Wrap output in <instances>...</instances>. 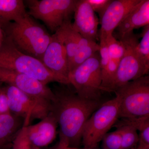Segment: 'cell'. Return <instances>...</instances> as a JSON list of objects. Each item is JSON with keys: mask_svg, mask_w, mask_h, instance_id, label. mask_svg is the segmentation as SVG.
I'll return each instance as SVG.
<instances>
[{"mask_svg": "<svg viewBox=\"0 0 149 149\" xmlns=\"http://www.w3.org/2000/svg\"><path fill=\"white\" fill-rule=\"evenodd\" d=\"M4 88L10 112L23 119V126H28L34 119L42 120L50 112L51 103L29 96L11 85Z\"/></svg>", "mask_w": 149, "mask_h": 149, "instance_id": "9c48e42d", "label": "cell"}, {"mask_svg": "<svg viewBox=\"0 0 149 149\" xmlns=\"http://www.w3.org/2000/svg\"><path fill=\"white\" fill-rule=\"evenodd\" d=\"M149 25V1L141 0L126 15L116 30V37H122L133 30Z\"/></svg>", "mask_w": 149, "mask_h": 149, "instance_id": "9a60e30c", "label": "cell"}, {"mask_svg": "<svg viewBox=\"0 0 149 149\" xmlns=\"http://www.w3.org/2000/svg\"><path fill=\"white\" fill-rule=\"evenodd\" d=\"M99 44L81 36L76 53L69 67V72L100 50Z\"/></svg>", "mask_w": 149, "mask_h": 149, "instance_id": "ffe728a7", "label": "cell"}, {"mask_svg": "<svg viewBox=\"0 0 149 149\" xmlns=\"http://www.w3.org/2000/svg\"><path fill=\"white\" fill-rule=\"evenodd\" d=\"M45 66L63 85H70L69 64L62 41L56 33L52 35L49 44L41 59Z\"/></svg>", "mask_w": 149, "mask_h": 149, "instance_id": "8fae6325", "label": "cell"}, {"mask_svg": "<svg viewBox=\"0 0 149 149\" xmlns=\"http://www.w3.org/2000/svg\"><path fill=\"white\" fill-rule=\"evenodd\" d=\"M0 82L13 86L34 97L52 103L55 98L52 90L37 79L14 70L0 67Z\"/></svg>", "mask_w": 149, "mask_h": 149, "instance_id": "30bf717a", "label": "cell"}, {"mask_svg": "<svg viewBox=\"0 0 149 149\" xmlns=\"http://www.w3.org/2000/svg\"><path fill=\"white\" fill-rule=\"evenodd\" d=\"M10 113L9 109L8 100L4 87L0 85V113Z\"/></svg>", "mask_w": 149, "mask_h": 149, "instance_id": "83f0119b", "label": "cell"}, {"mask_svg": "<svg viewBox=\"0 0 149 149\" xmlns=\"http://www.w3.org/2000/svg\"><path fill=\"white\" fill-rule=\"evenodd\" d=\"M60 149H88V148H84L83 149H80L79 148H70V147H68V148H62Z\"/></svg>", "mask_w": 149, "mask_h": 149, "instance_id": "f1b7e54d", "label": "cell"}, {"mask_svg": "<svg viewBox=\"0 0 149 149\" xmlns=\"http://www.w3.org/2000/svg\"><path fill=\"white\" fill-rule=\"evenodd\" d=\"M141 0H112L100 16L101 27L99 32L100 43L105 42L113 35L114 30L132 8Z\"/></svg>", "mask_w": 149, "mask_h": 149, "instance_id": "7c38bea8", "label": "cell"}, {"mask_svg": "<svg viewBox=\"0 0 149 149\" xmlns=\"http://www.w3.org/2000/svg\"><path fill=\"white\" fill-rule=\"evenodd\" d=\"M74 13L73 29L82 37L96 42L100 22L87 0H76Z\"/></svg>", "mask_w": 149, "mask_h": 149, "instance_id": "4fadbf2b", "label": "cell"}, {"mask_svg": "<svg viewBox=\"0 0 149 149\" xmlns=\"http://www.w3.org/2000/svg\"><path fill=\"white\" fill-rule=\"evenodd\" d=\"M119 118V101L114 98L103 102L86 121L82 133L85 148L95 149Z\"/></svg>", "mask_w": 149, "mask_h": 149, "instance_id": "8992f818", "label": "cell"}, {"mask_svg": "<svg viewBox=\"0 0 149 149\" xmlns=\"http://www.w3.org/2000/svg\"><path fill=\"white\" fill-rule=\"evenodd\" d=\"M139 132V141L137 148L149 147V116L133 118Z\"/></svg>", "mask_w": 149, "mask_h": 149, "instance_id": "44dd1931", "label": "cell"}, {"mask_svg": "<svg viewBox=\"0 0 149 149\" xmlns=\"http://www.w3.org/2000/svg\"><path fill=\"white\" fill-rule=\"evenodd\" d=\"M22 118L11 113L0 114V149H6L23 126Z\"/></svg>", "mask_w": 149, "mask_h": 149, "instance_id": "2e32d148", "label": "cell"}, {"mask_svg": "<svg viewBox=\"0 0 149 149\" xmlns=\"http://www.w3.org/2000/svg\"><path fill=\"white\" fill-rule=\"evenodd\" d=\"M140 37L142 39L137 45V52L146 68L149 71V25L143 27Z\"/></svg>", "mask_w": 149, "mask_h": 149, "instance_id": "7402d4cb", "label": "cell"}, {"mask_svg": "<svg viewBox=\"0 0 149 149\" xmlns=\"http://www.w3.org/2000/svg\"><path fill=\"white\" fill-rule=\"evenodd\" d=\"M32 149H40L39 148H36V147L32 146Z\"/></svg>", "mask_w": 149, "mask_h": 149, "instance_id": "f546056e", "label": "cell"}, {"mask_svg": "<svg viewBox=\"0 0 149 149\" xmlns=\"http://www.w3.org/2000/svg\"><path fill=\"white\" fill-rule=\"evenodd\" d=\"M55 98L51 110L59 127V141L54 149L78 148L82 142V133L86 121L103 103L80 97L68 88L56 87Z\"/></svg>", "mask_w": 149, "mask_h": 149, "instance_id": "6da1fadb", "label": "cell"}, {"mask_svg": "<svg viewBox=\"0 0 149 149\" xmlns=\"http://www.w3.org/2000/svg\"><path fill=\"white\" fill-rule=\"evenodd\" d=\"M100 48L99 53L100 55V64L101 71L106 68L108 64L110 58L107 47L106 42L100 43Z\"/></svg>", "mask_w": 149, "mask_h": 149, "instance_id": "4316f807", "label": "cell"}, {"mask_svg": "<svg viewBox=\"0 0 149 149\" xmlns=\"http://www.w3.org/2000/svg\"><path fill=\"white\" fill-rule=\"evenodd\" d=\"M103 149H122V139L118 130L107 133L102 140Z\"/></svg>", "mask_w": 149, "mask_h": 149, "instance_id": "cb8c5ba5", "label": "cell"}, {"mask_svg": "<svg viewBox=\"0 0 149 149\" xmlns=\"http://www.w3.org/2000/svg\"><path fill=\"white\" fill-rule=\"evenodd\" d=\"M24 1L0 0V24L17 20L27 14Z\"/></svg>", "mask_w": 149, "mask_h": 149, "instance_id": "ac0fdd59", "label": "cell"}, {"mask_svg": "<svg viewBox=\"0 0 149 149\" xmlns=\"http://www.w3.org/2000/svg\"><path fill=\"white\" fill-rule=\"evenodd\" d=\"M2 84V83H1V82H0V85H1Z\"/></svg>", "mask_w": 149, "mask_h": 149, "instance_id": "4dcf8cb0", "label": "cell"}, {"mask_svg": "<svg viewBox=\"0 0 149 149\" xmlns=\"http://www.w3.org/2000/svg\"><path fill=\"white\" fill-rule=\"evenodd\" d=\"M112 0H87L95 12L98 13L100 16Z\"/></svg>", "mask_w": 149, "mask_h": 149, "instance_id": "484cf974", "label": "cell"}, {"mask_svg": "<svg viewBox=\"0 0 149 149\" xmlns=\"http://www.w3.org/2000/svg\"><path fill=\"white\" fill-rule=\"evenodd\" d=\"M6 37L22 52L41 61L52 35L28 13L15 21L0 24Z\"/></svg>", "mask_w": 149, "mask_h": 149, "instance_id": "7a4b0ae2", "label": "cell"}, {"mask_svg": "<svg viewBox=\"0 0 149 149\" xmlns=\"http://www.w3.org/2000/svg\"><path fill=\"white\" fill-rule=\"evenodd\" d=\"M105 42L110 58L120 61L125 52V48L121 42L113 35L107 39Z\"/></svg>", "mask_w": 149, "mask_h": 149, "instance_id": "603a6c76", "label": "cell"}, {"mask_svg": "<svg viewBox=\"0 0 149 149\" xmlns=\"http://www.w3.org/2000/svg\"><path fill=\"white\" fill-rule=\"evenodd\" d=\"M113 92L119 101V118L149 116V76L129 81Z\"/></svg>", "mask_w": 149, "mask_h": 149, "instance_id": "277c9868", "label": "cell"}, {"mask_svg": "<svg viewBox=\"0 0 149 149\" xmlns=\"http://www.w3.org/2000/svg\"><path fill=\"white\" fill-rule=\"evenodd\" d=\"M68 79L70 85L73 86L80 97L92 100H100L103 91L99 51L71 70Z\"/></svg>", "mask_w": 149, "mask_h": 149, "instance_id": "5b68a950", "label": "cell"}, {"mask_svg": "<svg viewBox=\"0 0 149 149\" xmlns=\"http://www.w3.org/2000/svg\"><path fill=\"white\" fill-rule=\"evenodd\" d=\"M113 126L120 133L122 139V149H135L139 141L138 130L133 119L121 118Z\"/></svg>", "mask_w": 149, "mask_h": 149, "instance_id": "d6986e66", "label": "cell"}, {"mask_svg": "<svg viewBox=\"0 0 149 149\" xmlns=\"http://www.w3.org/2000/svg\"><path fill=\"white\" fill-rule=\"evenodd\" d=\"M54 33L58 35L64 45L69 68L70 65L77 52L81 36L73 29L71 20L65 22Z\"/></svg>", "mask_w": 149, "mask_h": 149, "instance_id": "e0dca14e", "label": "cell"}, {"mask_svg": "<svg viewBox=\"0 0 149 149\" xmlns=\"http://www.w3.org/2000/svg\"><path fill=\"white\" fill-rule=\"evenodd\" d=\"M58 123L52 113L34 125L26 126L27 136L32 146L39 148L47 146L56 139Z\"/></svg>", "mask_w": 149, "mask_h": 149, "instance_id": "5bb4252c", "label": "cell"}, {"mask_svg": "<svg viewBox=\"0 0 149 149\" xmlns=\"http://www.w3.org/2000/svg\"><path fill=\"white\" fill-rule=\"evenodd\" d=\"M0 67L26 74L45 85L52 82L59 83L41 61L19 50L6 36L0 48Z\"/></svg>", "mask_w": 149, "mask_h": 149, "instance_id": "3957f363", "label": "cell"}, {"mask_svg": "<svg viewBox=\"0 0 149 149\" xmlns=\"http://www.w3.org/2000/svg\"><path fill=\"white\" fill-rule=\"evenodd\" d=\"M0 114H1V113H0Z\"/></svg>", "mask_w": 149, "mask_h": 149, "instance_id": "1f68e13d", "label": "cell"}, {"mask_svg": "<svg viewBox=\"0 0 149 149\" xmlns=\"http://www.w3.org/2000/svg\"><path fill=\"white\" fill-rule=\"evenodd\" d=\"M12 146V149H32L27 137L26 126H22L13 141Z\"/></svg>", "mask_w": 149, "mask_h": 149, "instance_id": "d4e9b609", "label": "cell"}, {"mask_svg": "<svg viewBox=\"0 0 149 149\" xmlns=\"http://www.w3.org/2000/svg\"><path fill=\"white\" fill-rule=\"evenodd\" d=\"M76 0H27V13L42 21L52 32H55L67 22L71 20Z\"/></svg>", "mask_w": 149, "mask_h": 149, "instance_id": "52a82bcc", "label": "cell"}, {"mask_svg": "<svg viewBox=\"0 0 149 149\" xmlns=\"http://www.w3.org/2000/svg\"><path fill=\"white\" fill-rule=\"evenodd\" d=\"M139 38L138 35L131 32L116 38L122 43L125 52L119 62L111 92L129 81L148 75L149 71L146 68L137 52Z\"/></svg>", "mask_w": 149, "mask_h": 149, "instance_id": "ba28073f", "label": "cell"}]
</instances>
